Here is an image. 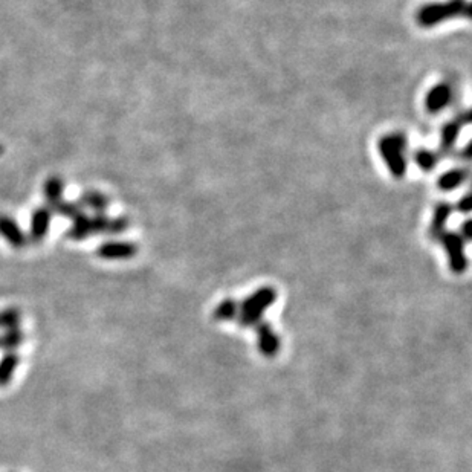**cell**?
<instances>
[{
    "label": "cell",
    "mask_w": 472,
    "mask_h": 472,
    "mask_svg": "<svg viewBox=\"0 0 472 472\" xmlns=\"http://www.w3.org/2000/svg\"><path fill=\"white\" fill-rule=\"evenodd\" d=\"M439 240L444 243L445 249L448 252L449 266H451L453 272L462 274L466 271L468 260L466 257H464V251H463V237L459 234H454V232L444 231L439 236Z\"/></svg>",
    "instance_id": "4"
},
{
    "label": "cell",
    "mask_w": 472,
    "mask_h": 472,
    "mask_svg": "<svg viewBox=\"0 0 472 472\" xmlns=\"http://www.w3.org/2000/svg\"><path fill=\"white\" fill-rule=\"evenodd\" d=\"M415 159H416V164L425 171H431L439 162L437 155L428 150H419L415 155Z\"/></svg>",
    "instance_id": "21"
},
{
    "label": "cell",
    "mask_w": 472,
    "mask_h": 472,
    "mask_svg": "<svg viewBox=\"0 0 472 472\" xmlns=\"http://www.w3.org/2000/svg\"><path fill=\"white\" fill-rule=\"evenodd\" d=\"M405 145L406 141L404 135L384 136L379 141L381 155L395 178H404V174L406 171V164L404 158Z\"/></svg>",
    "instance_id": "3"
},
{
    "label": "cell",
    "mask_w": 472,
    "mask_h": 472,
    "mask_svg": "<svg viewBox=\"0 0 472 472\" xmlns=\"http://www.w3.org/2000/svg\"><path fill=\"white\" fill-rule=\"evenodd\" d=\"M462 234L464 236V238H466V240H469V238H471V222H469V220H466V222H464V225H463V231H462Z\"/></svg>",
    "instance_id": "24"
},
{
    "label": "cell",
    "mask_w": 472,
    "mask_h": 472,
    "mask_svg": "<svg viewBox=\"0 0 472 472\" xmlns=\"http://www.w3.org/2000/svg\"><path fill=\"white\" fill-rule=\"evenodd\" d=\"M0 236L16 249L23 248L28 245V237L25 236V232L20 229L19 225L11 217L3 214H0Z\"/></svg>",
    "instance_id": "10"
},
{
    "label": "cell",
    "mask_w": 472,
    "mask_h": 472,
    "mask_svg": "<svg viewBox=\"0 0 472 472\" xmlns=\"http://www.w3.org/2000/svg\"><path fill=\"white\" fill-rule=\"evenodd\" d=\"M54 211H57L60 216L63 217H68V219L74 220L77 216H79L83 213V208L79 205L78 202H64L62 200L58 205L54 208Z\"/></svg>",
    "instance_id": "22"
},
{
    "label": "cell",
    "mask_w": 472,
    "mask_h": 472,
    "mask_svg": "<svg viewBox=\"0 0 472 472\" xmlns=\"http://www.w3.org/2000/svg\"><path fill=\"white\" fill-rule=\"evenodd\" d=\"M63 190H64V184L60 178H49L45 185H43V196H45V199L48 202V207L50 208H55L58 203L63 200Z\"/></svg>",
    "instance_id": "13"
},
{
    "label": "cell",
    "mask_w": 472,
    "mask_h": 472,
    "mask_svg": "<svg viewBox=\"0 0 472 472\" xmlns=\"http://www.w3.org/2000/svg\"><path fill=\"white\" fill-rule=\"evenodd\" d=\"M138 246L132 242H107L97 249L98 257L104 260H127L136 256Z\"/></svg>",
    "instance_id": "6"
},
{
    "label": "cell",
    "mask_w": 472,
    "mask_h": 472,
    "mask_svg": "<svg viewBox=\"0 0 472 472\" xmlns=\"http://www.w3.org/2000/svg\"><path fill=\"white\" fill-rule=\"evenodd\" d=\"M468 176L469 171L466 169H455L453 171H448L439 179V188L444 191L455 190L457 187H460L468 179Z\"/></svg>",
    "instance_id": "16"
},
{
    "label": "cell",
    "mask_w": 472,
    "mask_h": 472,
    "mask_svg": "<svg viewBox=\"0 0 472 472\" xmlns=\"http://www.w3.org/2000/svg\"><path fill=\"white\" fill-rule=\"evenodd\" d=\"M451 211H453V208L451 205H448V203H439V205L435 207L433 222L430 227L431 238H439L442 232L445 231V225L448 222V217L451 216Z\"/></svg>",
    "instance_id": "14"
},
{
    "label": "cell",
    "mask_w": 472,
    "mask_h": 472,
    "mask_svg": "<svg viewBox=\"0 0 472 472\" xmlns=\"http://www.w3.org/2000/svg\"><path fill=\"white\" fill-rule=\"evenodd\" d=\"M457 209H459V211H462V213H469L471 211V196L469 194L464 196V198L459 203H457Z\"/></svg>",
    "instance_id": "23"
},
{
    "label": "cell",
    "mask_w": 472,
    "mask_h": 472,
    "mask_svg": "<svg viewBox=\"0 0 472 472\" xmlns=\"http://www.w3.org/2000/svg\"><path fill=\"white\" fill-rule=\"evenodd\" d=\"M453 100V89L451 86L448 83H440L437 86H434L433 89L428 92L426 100H425V106H426V111L435 115L444 111V108L451 103Z\"/></svg>",
    "instance_id": "7"
},
{
    "label": "cell",
    "mask_w": 472,
    "mask_h": 472,
    "mask_svg": "<svg viewBox=\"0 0 472 472\" xmlns=\"http://www.w3.org/2000/svg\"><path fill=\"white\" fill-rule=\"evenodd\" d=\"M471 6L466 0H449L445 3L425 5L417 12V21L420 26L430 28L440 21L454 17H469Z\"/></svg>",
    "instance_id": "1"
},
{
    "label": "cell",
    "mask_w": 472,
    "mask_h": 472,
    "mask_svg": "<svg viewBox=\"0 0 472 472\" xmlns=\"http://www.w3.org/2000/svg\"><path fill=\"white\" fill-rule=\"evenodd\" d=\"M20 319L21 315L17 309H5L0 310V329L11 330V329H20Z\"/></svg>",
    "instance_id": "20"
},
{
    "label": "cell",
    "mask_w": 472,
    "mask_h": 472,
    "mask_svg": "<svg viewBox=\"0 0 472 472\" xmlns=\"http://www.w3.org/2000/svg\"><path fill=\"white\" fill-rule=\"evenodd\" d=\"M79 205L82 208H89L92 209L93 213L97 214H104L108 208V198L106 194H103L101 191H84L82 194V198H79Z\"/></svg>",
    "instance_id": "12"
},
{
    "label": "cell",
    "mask_w": 472,
    "mask_h": 472,
    "mask_svg": "<svg viewBox=\"0 0 472 472\" xmlns=\"http://www.w3.org/2000/svg\"><path fill=\"white\" fill-rule=\"evenodd\" d=\"M50 209L39 208L31 216V228H29V240L32 243H40L48 236L50 227Z\"/></svg>",
    "instance_id": "9"
},
{
    "label": "cell",
    "mask_w": 472,
    "mask_h": 472,
    "mask_svg": "<svg viewBox=\"0 0 472 472\" xmlns=\"http://www.w3.org/2000/svg\"><path fill=\"white\" fill-rule=\"evenodd\" d=\"M0 153H2V145H0Z\"/></svg>",
    "instance_id": "25"
},
{
    "label": "cell",
    "mask_w": 472,
    "mask_h": 472,
    "mask_svg": "<svg viewBox=\"0 0 472 472\" xmlns=\"http://www.w3.org/2000/svg\"><path fill=\"white\" fill-rule=\"evenodd\" d=\"M91 232V216L82 213L77 216L72 223L70 229L68 231V237L72 240H83V238L89 237Z\"/></svg>",
    "instance_id": "17"
},
{
    "label": "cell",
    "mask_w": 472,
    "mask_h": 472,
    "mask_svg": "<svg viewBox=\"0 0 472 472\" xmlns=\"http://www.w3.org/2000/svg\"><path fill=\"white\" fill-rule=\"evenodd\" d=\"M258 350L266 358H274L280 350V338L271 328L270 323H257Z\"/></svg>",
    "instance_id": "8"
},
{
    "label": "cell",
    "mask_w": 472,
    "mask_h": 472,
    "mask_svg": "<svg viewBox=\"0 0 472 472\" xmlns=\"http://www.w3.org/2000/svg\"><path fill=\"white\" fill-rule=\"evenodd\" d=\"M277 299V292L272 287H261L256 294L248 296L243 303L238 304L237 323L243 328L256 325L260 323L263 312L271 306Z\"/></svg>",
    "instance_id": "2"
},
{
    "label": "cell",
    "mask_w": 472,
    "mask_h": 472,
    "mask_svg": "<svg viewBox=\"0 0 472 472\" xmlns=\"http://www.w3.org/2000/svg\"><path fill=\"white\" fill-rule=\"evenodd\" d=\"M127 217H107L106 214H95L91 217L92 234H121L129 228Z\"/></svg>",
    "instance_id": "5"
},
{
    "label": "cell",
    "mask_w": 472,
    "mask_h": 472,
    "mask_svg": "<svg viewBox=\"0 0 472 472\" xmlns=\"http://www.w3.org/2000/svg\"><path fill=\"white\" fill-rule=\"evenodd\" d=\"M468 122H469V112L464 113L463 118L453 120L444 127V130H442V145H440L442 153H448V151L453 150L457 138H459L462 126L468 124Z\"/></svg>",
    "instance_id": "11"
},
{
    "label": "cell",
    "mask_w": 472,
    "mask_h": 472,
    "mask_svg": "<svg viewBox=\"0 0 472 472\" xmlns=\"http://www.w3.org/2000/svg\"><path fill=\"white\" fill-rule=\"evenodd\" d=\"M238 315V303L234 300H225L214 310V319L217 321H231L237 319Z\"/></svg>",
    "instance_id": "19"
},
{
    "label": "cell",
    "mask_w": 472,
    "mask_h": 472,
    "mask_svg": "<svg viewBox=\"0 0 472 472\" xmlns=\"http://www.w3.org/2000/svg\"><path fill=\"white\" fill-rule=\"evenodd\" d=\"M23 343H25V333L20 329L5 330L3 335L0 337V348L5 352H16Z\"/></svg>",
    "instance_id": "18"
},
{
    "label": "cell",
    "mask_w": 472,
    "mask_h": 472,
    "mask_svg": "<svg viewBox=\"0 0 472 472\" xmlns=\"http://www.w3.org/2000/svg\"><path fill=\"white\" fill-rule=\"evenodd\" d=\"M20 358L16 352L5 353V357L0 359V387L8 386L12 379V375L16 372Z\"/></svg>",
    "instance_id": "15"
}]
</instances>
